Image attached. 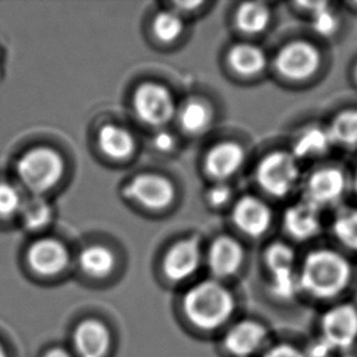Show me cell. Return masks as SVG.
I'll list each match as a JSON object with an SVG mask.
<instances>
[{"label": "cell", "mask_w": 357, "mask_h": 357, "mask_svg": "<svg viewBox=\"0 0 357 357\" xmlns=\"http://www.w3.org/2000/svg\"><path fill=\"white\" fill-rule=\"evenodd\" d=\"M127 198L144 208L160 210L167 208L176 197L174 185L161 174H142L130 179L123 189Z\"/></svg>", "instance_id": "obj_8"}, {"label": "cell", "mask_w": 357, "mask_h": 357, "mask_svg": "<svg viewBox=\"0 0 357 357\" xmlns=\"http://www.w3.org/2000/svg\"><path fill=\"white\" fill-rule=\"evenodd\" d=\"M300 178L299 165L289 151H273L261 160L256 169V181L265 193L284 198L293 192Z\"/></svg>", "instance_id": "obj_4"}, {"label": "cell", "mask_w": 357, "mask_h": 357, "mask_svg": "<svg viewBox=\"0 0 357 357\" xmlns=\"http://www.w3.org/2000/svg\"><path fill=\"white\" fill-rule=\"evenodd\" d=\"M344 357H353V356H344Z\"/></svg>", "instance_id": "obj_40"}, {"label": "cell", "mask_w": 357, "mask_h": 357, "mask_svg": "<svg viewBox=\"0 0 357 357\" xmlns=\"http://www.w3.org/2000/svg\"><path fill=\"white\" fill-rule=\"evenodd\" d=\"M203 4V1H178V3H174V5L176 6V9L174 10L181 14V11H183V10L192 11L195 8H200Z\"/></svg>", "instance_id": "obj_34"}, {"label": "cell", "mask_w": 357, "mask_h": 357, "mask_svg": "<svg viewBox=\"0 0 357 357\" xmlns=\"http://www.w3.org/2000/svg\"><path fill=\"white\" fill-rule=\"evenodd\" d=\"M24 205L22 195L14 184L0 183V218H9L20 213Z\"/></svg>", "instance_id": "obj_30"}, {"label": "cell", "mask_w": 357, "mask_h": 357, "mask_svg": "<svg viewBox=\"0 0 357 357\" xmlns=\"http://www.w3.org/2000/svg\"><path fill=\"white\" fill-rule=\"evenodd\" d=\"M244 260V250L239 241L228 236H221L213 241L208 250L210 271L218 278H227L236 275Z\"/></svg>", "instance_id": "obj_17"}, {"label": "cell", "mask_w": 357, "mask_h": 357, "mask_svg": "<svg viewBox=\"0 0 357 357\" xmlns=\"http://www.w3.org/2000/svg\"><path fill=\"white\" fill-rule=\"evenodd\" d=\"M311 26L319 36L332 37L339 29L338 16L329 8L328 3L322 1L319 8L311 13Z\"/></svg>", "instance_id": "obj_29"}, {"label": "cell", "mask_w": 357, "mask_h": 357, "mask_svg": "<svg viewBox=\"0 0 357 357\" xmlns=\"http://www.w3.org/2000/svg\"><path fill=\"white\" fill-rule=\"evenodd\" d=\"M265 260L273 278L275 294L289 299L299 288V280L294 271V250L283 243H275L266 250Z\"/></svg>", "instance_id": "obj_10"}, {"label": "cell", "mask_w": 357, "mask_h": 357, "mask_svg": "<svg viewBox=\"0 0 357 357\" xmlns=\"http://www.w3.org/2000/svg\"><path fill=\"white\" fill-rule=\"evenodd\" d=\"M44 357H73L70 354L61 348H54L52 350H49L48 353L44 355Z\"/></svg>", "instance_id": "obj_35"}, {"label": "cell", "mask_w": 357, "mask_h": 357, "mask_svg": "<svg viewBox=\"0 0 357 357\" xmlns=\"http://www.w3.org/2000/svg\"><path fill=\"white\" fill-rule=\"evenodd\" d=\"M319 211L321 210L305 200L290 206L283 218L285 232L298 241H310L317 237L322 229Z\"/></svg>", "instance_id": "obj_18"}, {"label": "cell", "mask_w": 357, "mask_h": 357, "mask_svg": "<svg viewBox=\"0 0 357 357\" xmlns=\"http://www.w3.org/2000/svg\"><path fill=\"white\" fill-rule=\"evenodd\" d=\"M353 187H354V190H355V192H356V194H357V169H356V172H355V176H354Z\"/></svg>", "instance_id": "obj_36"}, {"label": "cell", "mask_w": 357, "mask_h": 357, "mask_svg": "<svg viewBox=\"0 0 357 357\" xmlns=\"http://www.w3.org/2000/svg\"><path fill=\"white\" fill-rule=\"evenodd\" d=\"M236 307L231 291L218 280L194 285L183 298V311L189 322L202 331H215L232 317Z\"/></svg>", "instance_id": "obj_2"}, {"label": "cell", "mask_w": 357, "mask_h": 357, "mask_svg": "<svg viewBox=\"0 0 357 357\" xmlns=\"http://www.w3.org/2000/svg\"><path fill=\"white\" fill-rule=\"evenodd\" d=\"M22 222L24 227L29 228V231H39L45 227L53 218L52 208L44 199L39 198L36 195L27 202H24L22 208L20 210Z\"/></svg>", "instance_id": "obj_27"}, {"label": "cell", "mask_w": 357, "mask_h": 357, "mask_svg": "<svg viewBox=\"0 0 357 357\" xmlns=\"http://www.w3.org/2000/svg\"><path fill=\"white\" fill-rule=\"evenodd\" d=\"M348 188V179L343 169L326 166L310 174L304 184V200L314 208L334 206L342 202Z\"/></svg>", "instance_id": "obj_6"}, {"label": "cell", "mask_w": 357, "mask_h": 357, "mask_svg": "<svg viewBox=\"0 0 357 357\" xmlns=\"http://www.w3.org/2000/svg\"><path fill=\"white\" fill-rule=\"evenodd\" d=\"M182 15L172 10H165L156 15L153 21V32L161 42L169 43L181 37L184 31Z\"/></svg>", "instance_id": "obj_28"}, {"label": "cell", "mask_w": 357, "mask_h": 357, "mask_svg": "<svg viewBox=\"0 0 357 357\" xmlns=\"http://www.w3.org/2000/svg\"><path fill=\"white\" fill-rule=\"evenodd\" d=\"M245 151L234 142H222L210 149L205 159V169L218 182H225L241 169Z\"/></svg>", "instance_id": "obj_16"}, {"label": "cell", "mask_w": 357, "mask_h": 357, "mask_svg": "<svg viewBox=\"0 0 357 357\" xmlns=\"http://www.w3.org/2000/svg\"><path fill=\"white\" fill-rule=\"evenodd\" d=\"M154 145L156 149L162 151V153H169L172 151L176 145V139L174 135L169 133V132H160L158 135H155Z\"/></svg>", "instance_id": "obj_33"}, {"label": "cell", "mask_w": 357, "mask_h": 357, "mask_svg": "<svg viewBox=\"0 0 357 357\" xmlns=\"http://www.w3.org/2000/svg\"><path fill=\"white\" fill-rule=\"evenodd\" d=\"M333 145L357 149V110H345L334 117L328 128Z\"/></svg>", "instance_id": "obj_24"}, {"label": "cell", "mask_w": 357, "mask_h": 357, "mask_svg": "<svg viewBox=\"0 0 357 357\" xmlns=\"http://www.w3.org/2000/svg\"><path fill=\"white\" fill-rule=\"evenodd\" d=\"M275 68L283 77L303 81L312 77L321 65L319 49L305 40L284 45L275 56Z\"/></svg>", "instance_id": "obj_7"}, {"label": "cell", "mask_w": 357, "mask_h": 357, "mask_svg": "<svg viewBox=\"0 0 357 357\" xmlns=\"http://www.w3.org/2000/svg\"><path fill=\"white\" fill-rule=\"evenodd\" d=\"M267 338L264 324L251 319L241 321L228 331L223 344L228 353L236 357H249L259 350Z\"/></svg>", "instance_id": "obj_14"}, {"label": "cell", "mask_w": 357, "mask_h": 357, "mask_svg": "<svg viewBox=\"0 0 357 357\" xmlns=\"http://www.w3.org/2000/svg\"><path fill=\"white\" fill-rule=\"evenodd\" d=\"M133 107L140 120L150 126H165L174 119L177 107L167 88L159 83L145 82L135 89Z\"/></svg>", "instance_id": "obj_5"}, {"label": "cell", "mask_w": 357, "mask_h": 357, "mask_svg": "<svg viewBox=\"0 0 357 357\" xmlns=\"http://www.w3.org/2000/svg\"><path fill=\"white\" fill-rule=\"evenodd\" d=\"M270 8L265 3H243L236 15V22L241 32L257 34L270 24Z\"/></svg>", "instance_id": "obj_23"}, {"label": "cell", "mask_w": 357, "mask_h": 357, "mask_svg": "<svg viewBox=\"0 0 357 357\" xmlns=\"http://www.w3.org/2000/svg\"><path fill=\"white\" fill-rule=\"evenodd\" d=\"M211 121L210 107L198 99L184 102L178 112V122L187 133L198 135L208 128Z\"/></svg>", "instance_id": "obj_25"}, {"label": "cell", "mask_w": 357, "mask_h": 357, "mask_svg": "<svg viewBox=\"0 0 357 357\" xmlns=\"http://www.w3.org/2000/svg\"><path fill=\"white\" fill-rule=\"evenodd\" d=\"M73 345L78 357H105L112 347L110 331L98 319H86L75 329Z\"/></svg>", "instance_id": "obj_15"}, {"label": "cell", "mask_w": 357, "mask_h": 357, "mask_svg": "<svg viewBox=\"0 0 357 357\" xmlns=\"http://www.w3.org/2000/svg\"><path fill=\"white\" fill-rule=\"evenodd\" d=\"M264 357H306L304 354L300 351L299 349L295 348L290 344H280L270 349Z\"/></svg>", "instance_id": "obj_32"}, {"label": "cell", "mask_w": 357, "mask_h": 357, "mask_svg": "<svg viewBox=\"0 0 357 357\" xmlns=\"http://www.w3.org/2000/svg\"><path fill=\"white\" fill-rule=\"evenodd\" d=\"M0 357H8V354L5 351V349L3 348L1 344H0Z\"/></svg>", "instance_id": "obj_37"}, {"label": "cell", "mask_w": 357, "mask_h": 357, "mask_svg": "<svg viewBox=\"0 0 357 357\" xmlns=\"http://www.w3.org/2000/svg\"><path fill=\"white\" fill-rule=\"evenodd\" d=\"M234 226L249 237H261L268 231L272 213L267 204L261 199L245 195L234 204L232 210Z\"/></svg>", "instance_id": "obj_11"}, {"label": "cell", "mask_w": 357, "mask_h": 357, "mask_svg": "<svg viewBox=\"0 0 357 357\" xmlns=\"http://www.w3.org/2000/svg\"><path fill=\"white\" fill-rule=\"evenodd\" d=\"M324 342L327 347L348 350L357 340V309L343 304L328 310L321 321Z\"/></svg>", "instance_id": "obj_9"}, {"label": "cell", "mask_w": 357, "mask_h": 357, "mask_svg": "<svg viewBox=\"0 0 357 357\" xmlns=\"http://www.w3.org/2000/svg\"><path fill=\"white\" fill-rule=\"evenodd\" d=\"M228 63L241 76L252 77L265 70L267 56L255 44L238 43L228 53Z\"/></svg>", "instance_id": "obj_19"}, {"label": "cell", "mask_w": 357, "mask_h": 357, "mask_svg": "<svg viewBox=\"0 0 357 357\" xmlns=\"http://www.w3.org/2000/svg\"><path fill=\"white\" fill-rule=\"evenodd\" d=\"M63 160L58 151L50 148L29 150L17 164L19 178L32 193H45L63 178Z\"/></svg>", "instance_id": "obj_3"}, {"label": "cell", "mask_w": 357, "mask_h": 357, "mask_svg": "<svg viewBox=\"0 0 357 357\" xmlns=\"http://www.w3.org/2000/svg\"><path fill=\"white\" fill-rule=\"evenodd\" d=\"M350 5H351V6H354V8H356L357 10V1H353V3H350Z\"/></svg>", "instance_id": "obj_38"}, {"label": "cell", "mask_w": 357, "mask_h": 357, "mask_svg": "<svg viewBox=\"0 0 357 357\" xmlns=\"http://www.w3.org/2000/svg\"><path fill=\"white\" fill-rule=\"evenodd\" d=\"M350 278L351 266L347 257L329 249L310 252L298 275L299 288L321 300L338 296L348 287Z\"/></svg>", "instance_id": "obj_1"}, {"label": "cell", "mask_w": 357, "mask_h": 357, "mask_svg": "<svg viewBox=\"0 0 357 357\" xmlns=\"http://www.w3.org/2000/svg\"><path fill=\"white\" fill-rule=\"evenodd\" d=\"M332 145L327 128L307 127L295 138L291 154L296 160L319 159L328 153Z\"/></svg>", "instance_id": "obj_20"}, {"label": "cell", "mask_w": 357, "mask_h": 357, "mask_svg": "<svg viewBox=\"0 0 357 357\" xmlns=\"http://www.w3.org/2000/svg\"><path fill=\"white\" fill-rule=\"evenodd\" d=\"M232 188L225 182H218V183L213 184L211 188H208V193H206V200L213 208L226 206L232 200Z\"/></svg>", "instance_id": "obj_31"}, {"label": "cell", "mask_w": 357, "mask_h": 357, "mask_svg": "<svg viewBox=\"0 0 357 357\" xmlns=\"http://www.w3.org/2000/svg\"><path fill=\"white\" fill-rule=\"evenodd\" d=\"M200 246L197 239H183L176 243L165 255L162 270L169 280L183 282L197 272L200 266Z\"/></svg>", "instance_id": "obj_12"}, {"label": "cell", "mask_w": 357, "mask_h": 357, "mask_svg": "<svg viewBox=\"0 0 357 357\" xmlns=\"http://www.w3.org/2000/svg\"><path fill=\"white\" fill-rule=\"evenodd\" d=\"M98 145L109 158L121 160L133 153L135 143L130 130L121 126L105 125L98 133Z\"/></svg>", "instance_id": "obj_21"}, {"label": "cell", "mask_w": 357, "mask_h": 357, "mask_svg": "<svg viewBox=\"0 0 357 357\" xmlns=\"http://www.w3.org/2000/svg\"><path fill=\"white\" fill-rule=\"evenodd\" d=\"M332 232L349 250L357 252V208H344L334 218Z\"/></svg>", "instance_id": "obj_26"}, {"label": "cell", "mask_w": 357, "mask_h": 357, "mask_svg": "<svg viewBox=\"0 0 357 357\" xmlns=\"http://www.w3.org/2000/svg\"><path fill=\"white\" fill-rule=\"evenodd\" d=\"M355 79H356V82H357V63H356V68H355Z\"/></svg>", "instance_id": "obj_39"}, {"label": "cell", "mask_w": 357, "mask_h": 357, "mask_svg": "<svg viewBox=\"0 0 357 357\" xmlns=\"http://www.w3.org/2000/svg\"><path fill=\"white\" fill-rule=\"evenodd\" d=\"M31 268L44 277L59 275L68 265L70 255L63 243L55 239H40L31 246L29 251Z\"/></svg>", "instance_id": "obj_13"}, {"label": "cell", "mask_w": 357, "mask_h": 357, "mask_svg": "<svg viewBox=\"0 0 357 357\" xmlns=\"http://www.w3.org/2000/svg\"><path fill=\"white\" fill-rule=\"evenodd\" d=\"M78 264L89 277L104 278L114 271L115 255L107 246L91 245L79 254Z\"/></svg>", "instance_id": "obj_22"}]
</instances>
